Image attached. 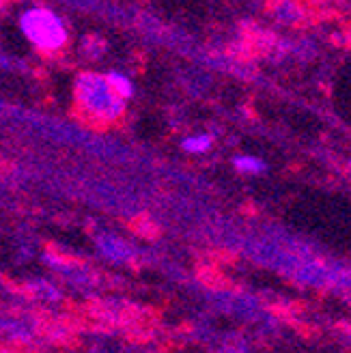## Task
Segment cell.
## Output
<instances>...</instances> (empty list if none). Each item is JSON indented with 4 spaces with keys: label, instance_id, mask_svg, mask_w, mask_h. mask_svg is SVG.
Returning a JSON list of instances; mask_svg holds the SVG:
<instances>
[{
    "label": "cell",
    "instance_id": "cell-1",
    "mask_svg": "<svg viewBox=\"0 0 351 353\" xmlns=\"http://www.w3.org/2000/svg\"><path fill=\"white\" fill-rule=\"evenodd\" d=\"M76 99L80 108L99 121H112L123 110V99L110 89L106 76L82 74L76 82Z\"/></svg>",
    "mask_w": 351,
    "mask_h": 353
},
{
    "label": "cell",
    "instance_id": "cell-2",
    "mask_svg": "<svg viewBox=\"0 0 351 353\" xmlns=\"http://www.w3.org/2000/svg\"><path fill=\"white\" fill-rule=\"evenodd\" d=\"M20 26L24 35L41 50H58L67 41L63 20L45 7H32L22 13Z\"/></svg>",
    "mask_w": 351,
    "mask_h": 353
},
{
    "label": "cell",
    "instance_id": "cell-3",
    "mask_svg": "<svg viewBox=\"0 0 351 353\" xmlns=\"http://www.w3.org/2000/svg\"><path fill=\"white\" fill-rule=\"evenodd\" d=\"M106 80H108V84H110V89L116 93V97L123 99V102L134 95V82H131L125 74L112 72V74H108V76H106Z\"/></svg>",
    "mask_w": 351,
    "mask_h": 353
},
{
    "label": "cell",
    "instance_id": "cell-4",
    "mask_svg": "<svg viewBox=\"0 0 351 353\" xmlns=\"http://www.w3.org/2000/svg\"><path fill=\"white\" fill-rule=\"evenodd\" d=\"M235 168L240 173H246V175H259L261 171H265V164L261 158H255V156H237L235 158Z\"/></svg>",
    "mask_w": 351,
    "mask_h": 353
},
{
    "label": "cell",
    "instance_id": "cell-5",
    "mask_svg": "<svg viewBox=\"0 0 351 353\" xmlns=\"http://www.w3.org/2000/svg\"><path fill=\"white\" fill-rule=\"evenodd\" d=\"M211 147V136L209 133H196V136H188L183 140V149L188 151V153H205Z\"/></svg>",
    "mask_w": 351,
    "mask_h": 353
},
{
    "label": "cell",
    "instance_id": "cell-6",
    "mask_svg": "<svg viewBox=\"0 0 351 353\" xmlns=\"http://www.w3.org/2000/svg\"><path fill=\"white\" fill-rule=\"evenodd\" d=\"M99 246H102V250H104V255H108L110 259H114V261H121L127 252H125V244L123 242H119V239H114V237H106V239H102L99 242Z\"/></svg>",
    "mask_w": 351,
    "mask_h": 353
}]
</instances>
